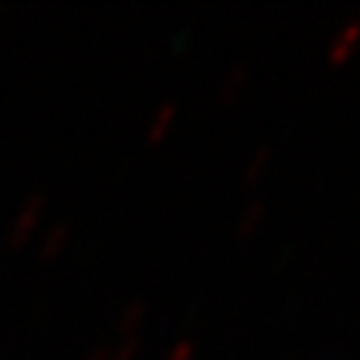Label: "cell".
Segmentation results:
<instances>
[{"mask_svg": "<svg viewBox=\"0 0 360 360\" xmlns=\"http://www.w3.org/2000/svg\"><path fill=\"white\" fill-rule=\"evenodd\" d=\"M43 210H46V196L43 193H32L23 205H20V210L15 213V219H12V224H9V233H6V241H9V247H23L29 238H32V233L37 230V224H40V219H43Z\"/></svg>", "mask_w": 360, "mask_h": 360, "instance_id": "cell-1", "label": "cell"}, {"mask_svg": "<svg viewBox=\"0 0 360 360\" xmlns=\"http://www.w3.org/2000/svg\"><path fill=\"white\" fill-rule=\"evenodd\" d=\"M360 43V18H346L326 43V57L332 63H343Z\"/></svg>", "mask_w": 360, "mask_h": 360, "instance_id": "cell-2", "label": "cell"}, {"mask_svg": "<svg viewBox=\"0 0 360 360\" xmlns=\"http://www.w3.org/2000/svg\"><path fill=\"white\" fill-rule=\"evenodd\" d=\"M247 82H250V63H247V60H236V63L224 71V77L219 79L216 97H219L221 103H230V100H236V97L244 91Z\"/></svg>", "mask_w": 360, "mask_h": 360, "instance_id": "cell-3", "label": "cell"}, {"mask_svg": "<svg viewBox=\"0 0 360 360\" xmlns=\"http://www.w3.org/2000/svg\"><path fill=\"white\" fill-rule=\"evenodd\" d=\"M68 238H71V224H68V221H54V224H51V227L43 233L40 247H37V255H40L43 261L57 258V255L65 250Z\"/></svg>", "mask_w": 360, "mask_h": 360, "instance_id": "cell-4", "label": "cell"}, {"mask_svg": "<svg viewBox=\"0 0 360 360\" xmlns=\"http://www.w3.org/2000/svg\"><path fill=\"white\" fill-rule=\"evenodd\" d=\"M176 103H162L153 114H150V122H148V131H145V136H148V142H159L165 134H167V128L176 122Z\"/></svg>", "mask_w": 360, "mask_h": 360, "instance_id": "cell-5", "label": "cell"}, {"mask_svg": "<svg viewBox=\"0 0 360 360\" xmlns=\"http://www.w3.org/2000/svg\"><path fill=\"white\" fill-rule=\"evenodd\" d=\"M145 315H148V304H145L142 298L131 301V304L120 312V321H117V332H120V338H131V335H136V329L142 326Z\"/></svg>", "mask_w": 360, "mask_h": 360, "instance_id": "cell-6", "label": "cell"}, {"mask_svg": "<svg viewBox=\"0 0 360 360\" xmlns=\"http://www.w3.org/2000/svg\"><path fill=\"white\" fill-rule=\"evenodd\" d=\"M264 216H266V205H264V199H252V202H247V207L238 213L236 233H238V236H250V233L264 221Z\"/></svg>", "mask_w": 360, "mask_h": 360, "instance_id": "cell-7", "label": "cell"}, {"mask_svg": "<svg viewBox=\"0 0 360 360\" xmlns=\"http://www.w3.org/2000/svg\"><path fill=\"white\" fill-rule=\"evenodd\" d=\"M269 145H258L252 153H250V159H247V165H244V170H241V176L247 179V182H255V179L266 170V165H269Z\"/></svg>", "mask_w": 360, "mask_h": 360, "instance_id": "cell-8", "label": "cell"}, {"mask_svg": "<svg viewBox=\"0 0 360 360\" xmlns=\"http://www.w3.org/2000/svg\"><path fill=\"white\" fill-rule=\"evenodd\" d=\"M136 354H139V338L131 335V338H120V340L111 346L108 360H136Z\"/></svg>", "mask_w": 360, "mask_h": 360, "instance_id": "cell-9", "label": "cell"}, {"mask_svg": "<svg viewBox=\"0 0 360 360\" xmlns=\"http://www.w3.org/2000/svg\"><path fill=\"white\" fill-rule=\"evenodd\" d=\"M193 354H196V343L185 338V340L173 343V346L165 352V357H162V360H193Z\"/></svg>", "mask_w": 360, "mask_h": 360, "instance_id": "cell-10", "label": "cell"}, {"mask_svg": "<svg viewBox=\"0 0 360 360\" xmlns=\"http://www.w3.org/2000/svg\"><path fill=\"white\" fill-rule=\"evenodd\" d=\"M108 352H111V346H105V343H97L91 352L85 354V360H108Z\"/></svg>", "mask_w": 360, "mask_h": 360, "instance_id": "cell-11", "label": "cell"}]
</instances>
